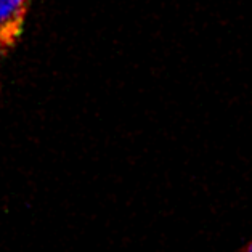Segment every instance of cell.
I'll return each instance as SVG.
<instances>
[{"label": "cell", "mask_w": 252, "mask_h": 252, "mask_svg": "<svg viewBox=\"0 0 252 252\" xmlns=\"http://www.w3.org/2000/svg\"><path fill=\"white\" fill-rule=\"evenodd\" d=\"M243 252H252V241L248 246H246V248L243 249Z\"/></svg>", "instance_id": "2"}, {"label": "cell", "mask_w": 252, "mask_h": 252, "mask_svg": "<svg viewBox=\"0 0 252 252\" xmlns=\"http://www.w3.org/2000/svg\"><path fill=\"white\" fill-rule=\"evenodd\" d=\"M31 0H0V48L10 47L21 34Z\"/></svg>", "instance_id": "1"}]
</instances>
